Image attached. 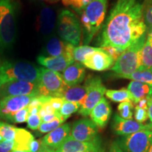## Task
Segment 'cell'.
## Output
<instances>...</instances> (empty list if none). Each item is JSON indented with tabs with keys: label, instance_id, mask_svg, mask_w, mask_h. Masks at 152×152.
I'll list each match as a JSON object with an SVG mask.
<instances>
[{
	"label": "cell",
	"instance_id": "cell-13",
	"mask_svg": "<svg viewBox=\"0 0 152 152\" xmlns=\"http://www.w3.org/2000/svg\"><path fill=\"white\" fill-rule=\"evenodd\" d=\"M55 152H104L99 139L93 142H80L68 136Z\"/></svg>",
	"mask_w": 152,
	"mask_h": 152
},
{
	"label": "cell",
	"instance_id": "cell-38",
	"mask_svg": "<svg viewBox=\"0 0 152 152\" xmlns=\"http://www.w3.org/2000/svg\"><path fill=\"white\" fill-rule=\"evenodd\" d=\"M103 49L106 51V52L107 53V54H109L112 58H113L114 61H115L118 58V57L121 56V54L123 52H122V51L120 50V49L115 48V47H111V46H108V47H104Z\"/></svg>",
	"mask_w": 152,
	"mask_h": 152
},
{
	"label": "cell",
	"instance_id": "cell-3",
	"mask_svg": "<svg viewBox=\"0 0 152 152\" xmlns=\"http://www.w3.org/2000/svg\"><path fill=\"white\" fill-rule=\"evenodd\" d=\"M39 68L26 61L0 59V87L14 81L37 83Z\"/></svg>",
	"mask_w": 152,
	"mask_h": 152
},
{
	"label": "cell",
	"instance_id": "cell-55",
	"mask_svg": "<svg viewBox=\"0 0 152 152\" xmlns=\"http://www.w3.org/2000/svg\"><path fill=\"white\" fill-rule=\"evenodd\" d=\"M151 71H152V69H151Z\"/></svg>",
	"mask_w": 152,
	"mask_h": 152
},
{
	"label": "cell",
	"instance_id": "cell-26",
	"mask_svg": "<svg viewBox=\"0 0 152 152\" xmlns=\"http://www.w3.org/2000/svg\"><path fill=\"white\" fill-rule=\"evenodd\" d=\"M106 97L114 102H131L133 103V98L128 89L122 88L121 90H106L105 93Z\"/></svg>",
	"mask_w": 152,
	"mask_h": 152
},
{
	"label": "cell",
	"instance_id": "cell-1",
	"mask_svg": "<svg viewBox=\"0 0 152 152\" xmlns=\"http://www.w3.org/2000/svg\"><path fill=\"white\" fill-rule=\"evenodd\" d=\"M144 3L140 0H116L99 35L101 48L111 46L125 50L147 35Z\"/></svg>",
	"mask_w": 152,
	"mask_h": 152
},
{
	"label": "cell",
	"instance_id": "cell-29",
	"mask_svg": "<svg viewBox=\"0 0 152 152\" xmlns=\"http://www.w3.org/2000/svg\"><path fill=\"white\" fill-rule=\"evenodd\" d=\"M16 128L9 123L0 121V137L4 141L14 140Z\"/></svg>",
	"mask_w": 152,
	"mask_h": 152
},
{
	"label": "cell",
	"instance_id": "cell-50",
	"mask_svg": "<svg viewBox=\"0 0 152 152\" xmlns=\"http://www.w3.org/2000/svg\"><path fill=\"white\" fill-rule=\"evenodd\" d=\"M45 1H49V2H56V1H59V0H45Z\"/></svg>",
	"mask_w": 152,
	"mask_h": 152
},
{
	"label": "cell",
	"instance_id": "cell-48",
	"mask_svg": "<svg viewBox=\"0 0 152 152\" xmlns=\"http://www.w3.org/2000/svg\"><path fill=\"white\" fill-rule=\"evenodd\" d=\"M147 35L152 38V28H151V29H149V30H147Z\"/></svg>",
	"mask_w": 152,
	"mask_h": 152
},
{
	"label": "cell",
	"instance_id": "cell-49",
	"mask_svg": "<svg viewBox=\"0 0 152 152\" xmlns=\"http://www.w3.org/2000/svg\"><path fill=\"white\" fill-rule=\"evenodd\" d=\"M148 127H149V130H152V123H150L149 124H148Z\"/></svg>",
	"mask_w": 152,
	"mask_h": 152
},
{
	"label": "cell",
	"instance_id": "cell-24",
	"mask_svg": "<svg viewBox=\"0 0 152 152\" xmlns=\"http://www.w3.org/2000/svg\"><path fill=\"white\" fill-rule=\"evenodd\" d=\"M87 94L86 85H76L74 87H68L62 95V99L64 101L71 102H75L82 106L84 103Z\"/></svg>",
	"mask_w": 152,
	"mask_h": 152
},
{
	"label": "cell",
	"instance_id": "cell-44",
	"mask_svg": "<svg viewBox=\"0 0 152 152\" xmlns=\"http://www.w3.org/2000/svg\"><path fill=\"white\" fill-rule=\"evenodd\" d=\"M109 152H124L121 146L119 145L118 142H114L111 144V148H110Z\"/></svg>",
	"mask_w": 152,
	"mask_h": 152
},
{
	"label": "cell",
	"instance_id": "cell-12",
	"mask_svg": "<svg viewBox=\"0 0 152 152\" xmlns=\"http://www.w3.org/2000/svg\"><path fill=\"white\" fill-rule=\"evenodd\" d=\"M36 95L7 96L0 99V118L7 120L11 115L29 105Z\"/></svg>",
	"mask_w": 152,
	"mask_h": 152
},
{
	"label": "cell",
	"instance_id": "cell-41",
	"mask_svg": "<svg viewBox=\"0 0 152 152\" xmlns=\"http://www.w3.org/2000/svg\"><path fill=\"white\" fill-rule=\"evenodd\" d=\"M64 99L61 97H51L50 100H49V103L51 104V106L54 108L55 111H58L59 109L61 107L63 104H64Z\"/></svg>",
	"mask_w": 152,
	"mask_h": 152
},
{
	"label": "cell",
	"instance_id": "cell-23",
	"mask_svg": "<svg viewBox=\"0 0 152 152\" xmlns=\"http://www.w3.org/2000/svg\"><path fill=\"white\" fill-rule=\"evenodd\" d=\"M34 140V136L29 131L24 128H16L13 151H29L30 144Z\"/></svg>",
	"mask_w": 152,
	"mask_h": 152
},
{
	"label": "cell",
	"instance_id": "cell-36",
	"mask_svg": "<svg viewBox=\"0 0 152 152\" xmlns=\"http://www.w3.org/2000/svg\"><path fill=\"white\" fill-rule=\"evenodd\" d=\"M27 125L30 129L33 130H38V128L40 126L42 123V118L39 116V114H35V115H29L28 118Z\"/></svg>",
	"mask_w": 152,
	"mask_h": 152
},
{
	"label": "cell",
	"instance_id": "cell-22",
	"mask_svg": "<svg viewBox=\"0 0 152 152\" xmlns=\"http://www.w3.org/2000/svg\"><path fill=\"white\" fill-rule=\"evenodd\" d=\"M129 92L133 98V103L137 104L142 99L151 97L152 87L138 81L132 80L128 85Z\"/></svg>",
	"mask_w": 152,
	"mask_h": 152
},
{
	"label": "cell",
	"instance_id": "cell-9",
	"mask_svg": "<svg viewBox=\"0 0 152 152\" xmlns=\"http://www.w3.org/2000/svg\"><path fill=\"white\" fill-rule=\"evenodd\" d=\"M152 143V130H144L123 136L118 141L124 152H148Z\"/></svg>",
	"mask_w": 152,
	"mask_h": 152
},
{
	"label": "cell",
	"instance_id": "cell-8",
	"mask_svg": "<svg viewBox=\"0 0 152 152\" xmlns=\"http://www.w3.org/2000/svg\"><path fill=\"white\" fill-rule=\"evenodd\" d=\"M85 85L87 88V94L78 113L83 116H88L94 106L104 97L106 88L99 76H89Z\"/></svg>",
	"mask_w": 152,
	"mask_h": 152
},
{
	"label": "cell",
	"instance_id": "cell-18",
	"mask_svg": "<svg viewBox=\"0 0 152 152\" xmlns=\"http://www.w3.org/2000/svg\"><path fill=\"white\" fill-rule=\"evenodd\" d=\"M75 46L66 42L56 35H52L47 39L44 47L45 56H58L64 54L73 55Z\"/></svg>",
	"mask_w": 152,
	"mask_h": 152
},
{
	"label": "cell",
	"instance_id": "cell-27",
	"mask_svg": "<svg viewBox=\"0 0 152 152\" xmlns=\"http://www.w3.org/2000/svg\"><path fill=\"white\" fill-rule=\"evenodd\" d=\"M121 78L129 79L133 81H138L145 83L152 87V71L149 69L139 70L128 75L121 76Z\"/></svg>",
	"mask_w": 152,
	"mask_h": 152
},
{
	"label": "cell",
	"instance_id": "cell-35",
	"mask_svg": "<svg viewBox=\"0 0 152 152\" xmlns=\"http://www.w3.org/2000/svg\"><path fill=\"white\" fill-rule=\"evenodd\" d=\"M144 20L147 30L151 29L152 28V0L144 2Z\"/></svg>",
	"mask_w": 152,
	"mask_h": 152
},
{
	"label": "cell",
	"instance_id": "cell-39",
	"mask_svg": "<svg viewBox=\"0 0 152 152\" xmlns=\"http://www.w3.org/2000/svg\"><path fill=\"white\" fill-rule=\"evenodd\" d=\"M49 102H47V103L44 104L42 106L40 110H39V113L38 114H39V116L41 117V118L45 116V115H49V114L54 113L56 112V111H55L54 108L51 106V104L49 103Z\"/></svg>",
	"mask_w": 152,
	"mask_h": 152
},
{
	"label": "cell",
	"instance_id": "cell-34",
	"mask_svg": "<svg viewBox=\"0 0 152 152\" xmlns=\"http://www.w3.org/2000/svg\"><path fill=\"white\" fill-rule=\"evenodd\" d=\"M28 116H29V112L27 106L11 115L7 120L14 123H23L27 121Z\"/></svg>",
	"mask_w": 152,
	"mask_h": 152
},
{
	"label": "cell",
	"instance_id": "cell-5",
	"mask_svg": "<svg viewBox=\"0 0 152 152\" xmlns=\"http://www.w3.org/2000/svg\"><path fill=\"white\" fill-rule=\"evenodd\" d=\"M146 39L147 35L123 51L115 61L111 69L117 74L118 77L130 75L141 69L142 49Z\"/></svg>",
	"mask_w": 152,
	"mask_h": 152
},
{
	"label": "cell",
	"instance_id": "cell-14",
	"mask_svg": "<svg viewBox=\"0 0 152 152\" xmlns=\"http://www.w3.org/2000/svg\"><path fill=\"white\" fill-rule=\"evenodd\" d=\"M113 58L103 48L99 47L96 51L87 55L85 58L83 65L89 69L96 71H104L111 69L113 66Z\"/></svg>",
	"mask_w": 152,
	"mask_h": 152
},
{
	"label": "cell",
	"instance_id": "cell-25",
	"mask_svg": "<svg viewBox=\"0 0 152 152\" xmlns=\"http://www.w3.org/2000/svg\"><path fill=\"white\" fill-rule=\"evenodd\" d=\"M142 69H152V38L147 35L145 42L142 49Z\"/></svg>",
	"mask_w": 152,
	"mask_h": 152
},
{
	"label": "cell",
	"instance_id": "cell-31",
	"mask_svg": "<svg viewBox=\"0 0 152 152\" xmlns=\"http://www.w3.org/2000/svg\"><path fill=\"white\" fill-rule=\"evenodd\" d=\"M92 1V0H62V3L66 7L73 9L77 14H80Z\"/></svg>",
	"mask_w": 152,
	"mask_h": 152
},
{
	"label": "cell",
	"instance_id": "cell-6",
	"mask_svg": "<svg viewBox=\"0 0 152 152\" xmlns=\"http://www.w3.org/2000/svg\"><path fill=\"white\" fill-rule=\"evenodd\" d=\"M56 22V31L61 39L73 46H78L83 31L77 16L71 11L64 9L58 14Z\"/></svg>",
	"mask_w": 152,
	"mask_h": 152
},
{
	"label": "cell",
	"instance_id": "cell-37",
	"mask_svg": "<svg viewBox=\"0 0 152 152\" xmlns=\"http://www.w3.org/2000/svg\"><path fill=\"white\" fill-rule=\"evenodd\" d=\"M134 118L137 122L140 123H143L147 121L149 118L148 116L147 109H142V108L135 106V111H134Z\"/></svg>",
	"mask_w": 152,
	"mask_h": 152
},
{
	"label": "cell",
	"instance_id": "cell-32",
	"mask_svg": "<svg viewBox=\"0 0 152 152\" xmlns=\"http://www.w3.org/2000/svg\"><path fill=\"white\" fill-rule=\"evenodd\" d=\"M65 121L66 120L63 118L62 115H60L59 117L57 118L52 122L42 123L39 128H38V130L41 133H49L63 125Z\"/></svg>",
	"mask_w": 152,
	"mask_h": 152
},
{
	"label": "cell",
	"instance_id": "cell-28",
	"mask_svg": "<svg viewBox=\"0 0 152 152\" xmlns=\"http://www.w3.org/2000/svg\"><path fill=\"white\" fill-rule=\"evenodd\" d=\"M99 47H93L88 45H82L75 47L73 51V58L75 62L83 64L87 55L92 54L98 49Z\"/></svg>",
	"mask_w": 152,
	"mask_h": 152
},
{
	"label": "cell",
	"instance_id": "cell-21",
	"mask_svg": "<svg viewBox=\"0 0 152 152\" xmlns=\"http://www.w3.org/2000/svg\"><path fill=\"white\" fill-rule=\"evenodd\" d=\"M85 67L81 63L74 62L63 72L62 77L68 87L79 85L85 78Z\"/></svg>",
	"mask_w": 152,
	"mask_h": 152
},
{
	"label": "cell",
	"instance_id": "cell-52",
	"mask_svg": "<svg viewBox=\"0 0 152 152\" xmlns=\"http://www.w3.org/2000/svg\"><path fill=\"white\" fill-rule=\"evenodd\" d=\"M11 152H30V151H12Z\"/></svg>",
	"mask_w": 152,
	"mask_h": 152
},
{
	"label": "cell",
	"instance_id": "cell-15",
	"mask_svg": "<svg viewBox=\"0 0 152 152\" xmlns=\"http://www.w3.org/2000/svg\"><path fill=\"white\" fill-rule=\"evenodd\" d=\"M71 130V124L66 123L61 125L54 130L47 133L42 139V147L56 151L70 135Z\"/></svg>",
	"mask_w": 152,
	"mask_h": 152
},
{
	"label": "cell",
	"instance_id": "cell-46",
	"mask_svg": "<svg viewBox=\"0 0 152 152\" xmlns=\"http://www.w3.org/2000/svg\"><path fill=\"white\" fill-rule=\"evenodd\" d=\"M147 112L148 116H149V118L150 120V122L152 123V99L151 98H149V100H148Z\"/></svg>",
	"mask_w": 152,
	"mask_h": 152
},
{
	"label": "cell",
	"instance_id": "cell-43",
	"mask_svg": "<svg viewBox=\"0 0 152 152\" xmlns=\"http://www.w3.org/2000/svg\"><path fill=\"white\" fill-rule=\"evenodd\" d=\"M42 148L41 140H34L30 147V152H39Z\"/></svg>",
	"mask_w": 152,
	"mask_h": 152
},
{
	"label": "cell",
	"instance_id": "cell-16",
	"mask_svg": "<svg viewBox=\"0 0 152 152\" xmlns=\"http://www.w3.org/2000/svg\"><path fill=\"white\" fill-rule=\"evenodd\" d=\"M37 61L47 69L54 72H64V70L75 62L73 55L64 54L58 56H45L42 55L37 57Z\"/></svg>",
	"mask_w": 152,
	"mask_h": 152
},
{
	"label": "cell",
	"instance_id": "cell-51",
	"mask_svg": "<svg viewBox=\"0 0 152 152\" xmlns=\"http://www.w3.org/2000/svg\"><path fill=\"white\" fill-rule=\"evenodd\" d=\"M148 152H152V143L151 144V146H150V147H149V151H148Z\"/></svg>",
	"mask_w": 152,
	"mask_h": 152
},
{
	"label": "cell",
	"instance_id": "cell-53",
	"mask_svg": "<svg viewBox=\"0 0 152 152\" xmlns=\"http://www.w3.org/2000/svg\"><path fill=\"white\" fill-rule=\"evenodd\" d=\"M149 1V0H144V2H147V1Z\"/></svg>",
	"mask_w": 152,
	"mask_h": 152
},
{
	"label": "cell",
	"instance_id": "cell-30",
	"mask_svg": "<svg viewBox=\"0 0 152 152\" xmlns=\"http://www.w3.org/2000/svg\"><path fill=\"white\" fill-rule=\"evenodd\" d=\"M80 106H81L79 104L75 103V102L64 101L62 106L61 107L59 111H58V113L62 115L64 119L66 120L71 116L72 114L78 111Z\"/></svg>",
	"mask_w": 152,
	"mask_h": 152
},
{
	"label": "cell",
	"instance_id": "cell-4",
	"mask_svg": "<svg viewBox=\"0 0 152 152\" xmlns=\"http://www.w3.org/2000/svg\"><path fill=\"white\" fill-rule=\"evenodd\" d=\"M16 4L0 0V52L12 48L16 37Z\"/></svg>",
	"mask_w": 152,
	"mask_h": 152
},
{
	"label": "cell",
	"instance_id": "cell-7",
	"mask_svg": "<svg viewBox=\"0 0 152 152\" xmlns=\"http://www.w3.org/2000/svg\"><path fill=\"white\" fill-rule=\"evenodd\" d=\"M39 95L52 97H62V95L68 88L63 79L62 75L45 68H39L38 80Z\"/></svg>",
	"mask_w": 152,
	"mask_h": 152
},
{
	"label": "cell",
	"instance_id": "cell-54",
	"mask_svg": "<svg viewBox=\"0 0 152 152\" xmlns=\"http://www.w3.org/2000/svg\"><path fill=\"white\" fill-rule=\"evenodd\" d=\"M150 98H151V99H152V94H151V97H150Z\"/></svg>",
	"mask_w": 152,
	"mask_h": 152
},
{
	"label": "cell",
	"instance_id": "cell-19",
	"mask_svg": "<svg viewBox=\"0 0 152 152\" xmlns=\"http://www.w3.org/2000/svg\"><path fill=\"white\" fill-rule=\"evenodd\" d=\"M56 13L52 7L45 6L38 16V28L44 37H49L54 33L56 23Z\"/></svg>",
	"mask_w": 152,
	"mask_h": 152
},
{
	"label": "cell",
	"instance_id": "cell-42",
	"mask_svg": "<svg viewBox=\"0 0 152 152\" xmlns=\"http://www.w3.org/2000/svg\"><path fill=\"white\" fill-rule=\"evenodd\" d=\"M61 115L58 113V111H56V113H52V114H49V115H46L45 116L42 118V123H49L52 122V121H54L55 119H56L57 118H58Z\"/></svg>",
	"mask_w": 152,
	"mask_h": 152
},
{
	"label": "cell",
	"instance_id": "cell-47",
	"mask_svg": "<svg viewBox=\"0 0 152 152\" xmlns=\"http://www.w3.org/2000/svg\"><path fill=\"white\" fill-rule=\"evenodd\" d=\"M39 152H55V151H54V150H52V149H47V148L42 147L41 149L39 150Z\"/></svg>",
	"mask_w": 152,
	"mask_h": 152
},
{
	"label": "cell",
	"instance_id": "cell-17",
	"mask_svg": "<svg viewBox=\"0 0 152 152\" xmlns=\"http://www.w3.org/2000/svg\"><path fill=\"white\" fill-rule=\"evenodd\" d=\"M112 129L114 133L118 135L126 136L139 131L149 130V127L148 124L144 125L136 121L124 119L118 114H115L112 123Z\"/></svg>",
	"mask_w": 152,
	"mask_h": 152
},
{
	"label": "cell",
	"instance_id": "cell-11",
	"mask_svg": "<svg viewBox=\"0 0 152 152\" xmlns=\"http://www.w3.org/2000/svg\"><path fill=\"white\" fill-rule=\"evenodd\" d=\"M39 96L38 83L27 81H14L0 87V99L7 96Z\"/></svg>",
	"mask_w": 152,
	"mask_h": 152
},
{
	"label": "cell",
	"instance_id": "cell-33",
	"mask_svg": "<svg viewBox=\"0 0 152 152\" xmlns=\"http://www.w3.org/2000/svg\"><path fill=\"white\" fill-rule=\"evenodd\" d=\"M134 108L133 103L131 102H125L121 103L118 106L119 115L127 120H132L133 116L132 110Z\"/></svg>",
	"mask_w": 152,
	"mask_h": 152
},
{
	"label": "cell",
	"instance_id": "cell-45",
	"mask_svg": "<svg viewBox=\"0 0 152 152\" xmlns=\"http://www.w3.org/2000/svg\"><path fill=\"white\" fill-rule=\"evenodd\" d=\"M149 98L150 97L142 99V100H140V102L137 104L136 106H137V107H140V108H142V109H148V100H149Z\"/></svg>",
	"mask_w": 152,
	"mask_h": 152
},
{
	"label": "cell",
	"instance_id": "cell-2",
	"mask_svg": "<svg viewBox=\"0 0 152 152\" xmlns=\"http://www.w3.org/2000/svg\"><path fill=\"white\" fill-rule=\"evenodd\" d=\"M108 0H92L80 15L83 31V42L88 45L103 26L107 10Z\"/></svg>",
	"mask_w": 152,
	"mask_h": 152
},
{
	"label": "cell",
	"instance_id": "cell-10",
	"mask_svg": "<svg viewBox=\"0 0 152 152\" xmlns=\"http://www.w3.org/2000/svg\"><path fill=\"white\" fill-rule=\"evenodd\" d=\"M98 132V127L92 120L83 118L73 123L70 136L77 141L89 142L99 139Z\"/></svg>",
	"mask_w": 152,
	"mask_h": 152
},
{
	"label": "cell",
	"instance_id": "cell-40",
	"mask_svg": "<svg viewBox=\"0 0 152 152\" xmlns=\"http://www.w3.org/2000/svg\"><path fill=\"white\" fill-rule=\"evenodd\" d=\"M14 141L8 140L0 142V152H11L14 150Z\"/></svg>",
	"mask_w": 152,
	"mask_h": 152
},
{
	"label": "cell",
	"instance_id": "cell-20",
	"mask_svg": "<svg viewBox=\"0 0 152 152\" xmlns=\"http://www.w3.org/2000/svg\"><path fill=\"white\" fill-rule=\"evenodd\" d=\"M90 115L91 120L98 128H104L107 125L111 115V107L109 102L103 97L94 106Z\"/></svg>",
	"mask_w": 152,
	"mask_h": 152
}]
</instances>
